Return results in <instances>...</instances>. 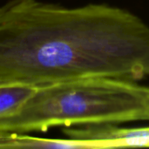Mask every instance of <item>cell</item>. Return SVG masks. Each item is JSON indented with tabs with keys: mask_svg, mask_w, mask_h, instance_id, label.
Returning <instances> with one entry per match:
<instances>
[{
	"mask_svg": "<svg viewBox=\"0 0 149 149\" xmlns=\"http://www.w3.org/2000/svg\"><path fill=\"white\" fill-rule=\"evenodd\" d=\"M149 120V86L116 78H86L37 88L14 114L0 118V132Z\"/></svg>",
	"mask_w": 149,
	"mask_h": 149,
	"instance_id": "1",
	"label": "cell"
},
{
	"mask_svg": "<svg viewBox=\"0 0 149 149\" xmlns=\"http://www.w3.org/2000/svg\"><path fill=\"white\" fill-rule=\"evenodd\" d=\"M63 133L69 139L95 143L100 149L149 147V127L124 128L113 124L83 125L77 128L65 127Z\"/></svg>",
	"mask_w": 149,
	"mask_h": 149,
	"instance_id": "2",
	"label": "cell"
},
{
	"mask_svg": "<svg viewBox=\"0 0 149 149\" xmlns=\"http://www.w3.org/2000/svg\"><path fill=\"white\" fill-rule=\"evenodd\" d=\"M0 148H38L99 149L91 141L73 139H44L28 135H19L17 133L0 132Z\"/></svg>",
	"mask_w": 149,
	"mask_h": 149,
	"instance_id": "3",
	"label": "cell"
},
{
	"mask_svg": "<svg viewBox=\"0 0 149 149\" xmlns=\"http://www.w3.org/2000/svg\"><path fill=\"white\" fill-rule=\"evenodd\" d=\"M37 88L24 86H0V118L17 112Z\"/></svg>",
	"mask_w": 149,
	"mask_h": 149,
	"instance_id": "4",
	"label": "cell"
}]
</instances>
